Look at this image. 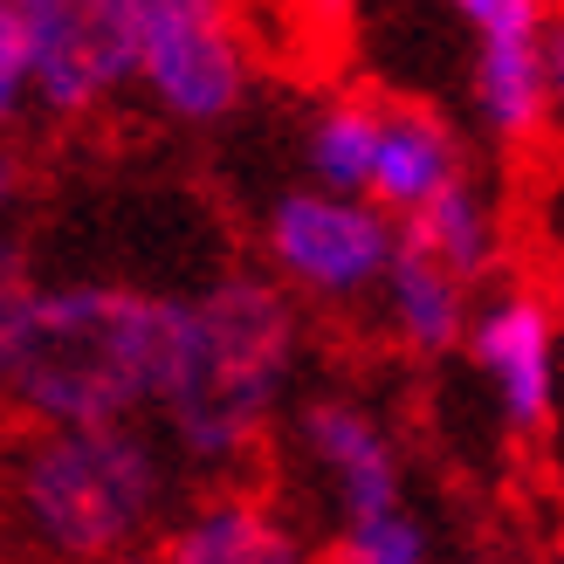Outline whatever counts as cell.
I'll use <instances>...</instances> for the list:
<instances>
[{"label": "cell", "mask_w": 564, "mask_h": 564, "mask_svg": "<svg viewBox=\"0 0 564 564\" xmlns=\"http://www.w3.org/2000/svg\"><path fill=\"white\" fill-rule=\"evenodd\" d=\"M180 337V303L131 290V282H63L35 290L8 400L35 427H76V420H131L159 406L165 365Z\"/></svg>", "instance_id": "obj_1"}, {"label": "cell", "mask_w": 564, "mask_h": 564, "mask_svg": "<svg viewBox=\"0 0 564 564\" xmlns=\"http://www.w3.org/2000/svg\"><path fill=\"white\" fill-rule=\"evenodd\" d=\"M296 365V310L269 275H220L214 290L180 303L173 365L159 386V413L180 455L228 468L262 441Z\"/></svg>", "instance_id": "obj_2"}, {"label": "cell", "mask_w": 564, "mask_h": 564, "mask_svg": "<svg viewBox=\"0 0 564 564\" xmlns=\"http://www.w3.org/2000/svg\"><path fill=\"white\" fill-rule=\"evenodd\" d=\"M14 510L63 557H118L159 510V455L131 420L42 427L14 455Z\"/></svg>", "instance_id": "obj_3"}, {"label": "cell", "mask_w": 564, "mask_h": 564, "mask_svg": "<svg viewBox=\"0 0 564 564\" xmlns=\"http://www.w3.org/2000/svg\"><path fill=\"white\" fill-rule=\"evenodd\" d=\"M262 248L282 282H296V290L324 296V303H351L372 282H386L392 256H400V228L365 193L310 186V193H282L269 207Z\"/></svg>", "instance_id": "obj_4"}, {"label": "cell", "mask_w": 564, "mask_h": 564, "mask_svg": "<svg viewBox=\"0 0 564 564\" xmlns=\"http://www.w3.org/2000/svg\"><path fill=\"white\" fill-rule=\"evenodd\" d=\"M138 83L180 124H220L248 90L228 0H138Z\"/></svg>", "instance_id": "obj_5"}, {"label": "cell", "mask_w": 564, "mask_h": 564, "mask_svg": "<svg viewBox=\"0 0 564 564\" xmlns=\"http://www.w3.org/2000/svg\"><path fill=\"white\" fill-rule=\"evenodd\" d=\"M21 14L48 118H83L138 76V0H28Z\"/></svg>", "instance_id": "obj_6"}, {"label": "cell", "mask_w": 564, "mask_h": 564, "mask_svg": "<svg viewBox=\"0 0 564 564\" xmlns=\"http://www.w3.org/2000/svg\"><path fill=\"white\" fill-rule=\"evenodd\" d=\"M468 358L489 379V400L510 434H544L557 420V317L544 296L510 290L475 310Z\"/></svg>", "instance_id": "obj_7"}, {"label": "cell", "mask_w": 564, "mask_h": 564, "mask_svg": "<svg viewBox=\"0 0 564 564\" xmlns=\"http://www.w3.org/2000/svg\"><path fill=\"white\" fill-rule=\"evenodd\" d=\"M303 447L324 468L337 510H345V530L406 510L400 502V455L379 434V420L358 413L351 400H310L303 406Z\"/></svg>", "instance_id": "obj_8"}, {"label": "cell", "mask_w": 564, "mask_h": 564, "mask_svg": "<svg viewBox=\"0 0 564 564\" xmlns=\"http://www.w3.org/2000/svg\"><path fill=\"white\" fill-rule=\"evenodd\" d=\"M462 180V138L434 104H386V138H379V165H372V200L386 214H413L427 207L441 186Z\"/></svg>", "instance_id": "obj_9"}, {"label": "cell", "mask_w": 564, "mask_h": 564, "mask_svg": "<svg viewBox=\"0 0 564 564\" xmlns=\"http://www.w3.org/2000/svg\"><path fill=\"white\" fill-rule=\"evenodd\" d=\"M386 317L400 330V345L420 358H441L468 345V275H455L441 256H427L420 241L400 235V256L386 269Z\"/></svg>", "instance_id": "obj_10"}, {"label": "cell", "mask_w": 564, "mask_h": 564, "mask_svg": "<svg viewBox=\"0 0 564 564\" xmlns=\"http://www.w3.org/2000/svg\"><path fill=\"white\" fill-rule=\"evenodd\" d=\"M557 104L544 35H482L475 48V110L496 138H530Z\"/></svg>", "instance_id": "obj_11"}, {"label": "cell", "mask_w": 564, "mask_h": 564, "mask_svg": "<svg viewBox=\"0 0 564 564\" xmlns=\"http://www.w3.org/2000/svg\"><path fill=\"white\" fill-rule=\"evenodd\" d=\"M159 564H310V557L296 544V530H282L262 502L214 496L165 538Z\"/></svg>", "instance_id": "obj_12"}, {"label": "cell", "mask_w": 564, "mask_h": 564, "mask_svg": "<svg viewBox=\"0 0 564 564\" xmlns=\"http://www.w3.org/2000/svg\"><path fill=\"white\" fill-rule=\"evenodd\" d=\"M379 138H386V104L365 97H337L317 110V124L303 138L310 180L330 193H365L372 200V165H379Z\"/></svg>", "instance_id": "obj_13"}, {"label": "cell", "mask_w": 564, "mask_h": 564, "mask_svg": "<svg viewBox=\"0 0 564 564\" xmlns=\"http://www.w3.org/2000/svg\"><path fill=\"white\" fill-rule=\"evenodd\" d=\"M400 235L406 241H420L427 256H441L455 275H489V262H496V214H489V200L468 186V173L455 180V186H441L427 207H413V214H400Z\"/></svg>", "instance_id": "obj_14"}, {"label": "cell", "mask_w": 564, "mask_h": 564, "mask_svg": "<svg viewBox=\"0 0 564 564\" xmlns=\"http://www.w3.org/2000/svg\"><path fill=\"white\" fill-rule=\"evenodd\" d=\"M317 564H427V538H420V523L400 510V517H379V523H358L345 530V544Z\"/></svg>", "instance_id": "obj_15"}, {"label": "cell", "mask_w": 564, "mask_h": 564, "mask_svg": "<svg viewBox=\"0 0 564 564\" xmlns=\"http://www.w3.org/2000/svg\"><path fill=\"white\" fill-rule=\"evenodd\" d=\"M28 310H35V275H28V256L0 235V392L14 379V351L28 330Z\"/></svg>", "instance_id": "obj_16"}, {"label": "cell", "mask_w": 564, "mask_h": 564, "mask_svg": "<svg viewBox=\"0 0 564 564\" xmlns=\"http://www.w3.org/2000/svg\"><path fill=\"white\" fill-rule=\"evenodd\" d=\"M35 97V63H28V14L14 0H0V131L21 118V104Z\"/></svg>", "instance_id": "obj_17"}, {"label": "cell", "mask_w": 564, "mask_h": 564, "mask_svg": "<svg viewBox=\"0 0 564 564\" xmlns=\"http://www.w3.org/2000/svg\"><path fill=\"white\" fill-rule=\"evenodd\" d=\"M455 14L475 21V35H544V0H455Z\"/></svg>", "instance_id": "obj_18"}, {"label": "cell", "mask_w": 564, "mask_h": 564, "mask_svg": "<svg viewBox=\"0 0 564 564\" xmlns=\"http://www.w3.org/2000/svg\"><path fill=\"white\" fill-rule=\"evenodd\" d=\"M21 186H28V173H21V159H14V152H0V214H8V207L21 200Z\"/></svg>", "instance_id": "obj_19"}, {"label": "cell", "mask_w": 564, "mask_h": 564, "mask_svg": "<svg viewBox=\"0 0 564 564\" xmlns=\"http://www.w3.org/2000/svg\"><path fill=\"white\" fill-rule=\"evenodd\" d=\"M544 42H551V83H557V97H564V21L544 28Z\"/></svg>", "instance_id": "obj_20"}, {"label": "cell", "mask_w": 564, "mask_h": 564, "mask_svg": "<svg viewBox=\"0 0 564 564\" xmlns=\"http://www.w3.org/2000/svg\"><path fill=\"white\" fill-rule=\"evenodd\" d=\"M110 564H152V557H131V551H118V557H110Z\"/></svg>", "instance_id": "obj_21"}, {"label": "cell", "mask_w": 564, "mask_h": 564, "mask_svg": "<svg viewBox=\"0 0 564 564\" xmlns=\"http://www.w3.org/2000/svg\"><path fill=\"white\" fill-rule=\"evenodd\" d=\"M557 310H564V275H557Z\"/></svg>", "instance_id": "obj_22"}, {"label": "cell", "mask_w": 564, "mask_h": 564, "mask_svg": "<svg viewBox=\"0 0 564 564\" xmlns=\"http://www.w3.org/2000/svg\"><path fill=\"white\" fill-rule=\"evenodd\" d=\"M14 8H28V0H14Z\"/></svg>", "instance_id": "obj_23"}]
</instances>
